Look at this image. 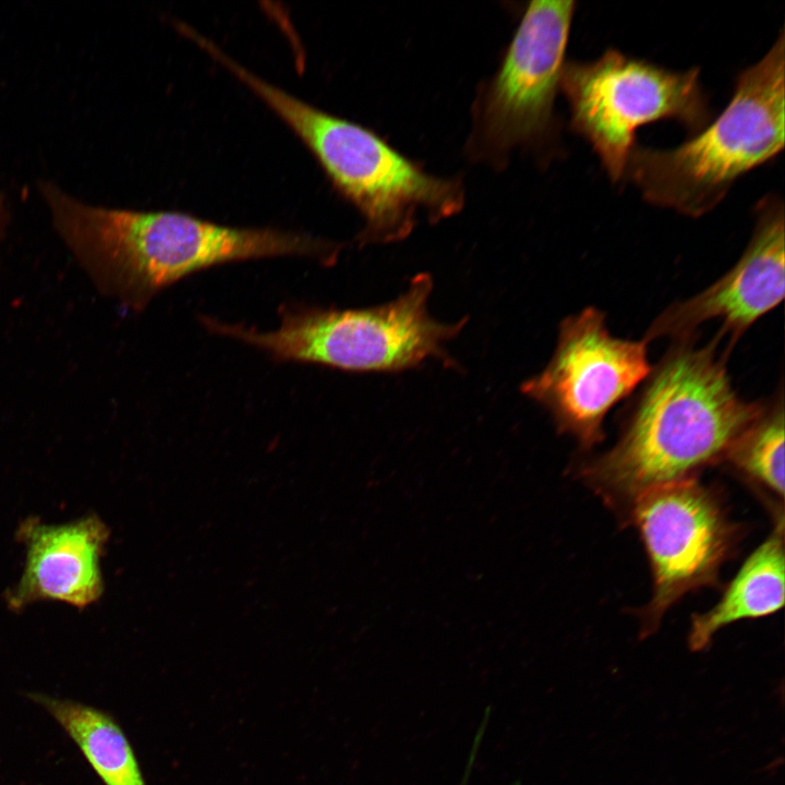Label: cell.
I'll return each instance as SVG.
<instances>
[{"instance_id": "cell-8", "label": "cell", "mask_w": 785, "mask_h": 785, "mask_svg": "<svg viewBox=\"0 0 785 785\" xmlns=\"http://www.w3.org/2000/svg\"><path fill=\"white\" fill-rule=\"evenodd\" d=\"M652 370L648 342L614 336L605 314L589 306L559 325L554 353L521 391L546 410L559 432L591 449L605 438L604 421Z\"/></svg>"}, {"instance_id": "cell-1", "label": "cell", "mask_w": 785, "mask_h": 785, "mask_svg": "<svg viewBox=\"0 0 785 785\" xmlns=\"http://www.w3.org/2000/svg\"><path fill=\"white\" fill-rule=\"evenodd\" d=\"M721 339L673 340L638 387L615 444L580 468L584 483L626 520L649 491L722 462L758 414L762 401H747L733 387Z\"/></svg>"}, {"instance_id": "cell-9", "label": "cell", "mask_w": 785, "mask_h": 785, "mask_svg": "<svg viewBox=\"0 0 785 785\" xmlns=\"http://www.w3.org/2000/svg\"><path fill=\"white\" fill-rule=\"evenodd\" d=\"M628 522L638 529L652 573V595L641 613V631L653 632L687 593L714 584L741 538L715 488L697 478L642 495Z\"/></svg>"}, {"instance_id": "cell-15", "label": "cell", "mask_w": 785, "mask_h": 785, "mask_svg": "<svg viewBox=\"0 0 785 785\" xmlns=\"http://www.w3.org/2000/svg\"><path fill=\"white\" fill-rule=\"evenodd\" d=\"M9 208L3 194L0 192V239L4 235L9 224Z\"/></svg>"}, {"instance_id": "cell-2", "label": "cell", "mask_w": 785, "mask_h": 785, "mask_svg": "<svg viewBox=\"0 0 785 785\" xmlns=\"http://www.w3.org/2000/svg\"><path fill=\"white\" fill-rule=\"evenodd\" d=\"M58 234L97 289L133 312L195 273L228 263L299 256L331 265L339 243L299 231L233 227L180 212H142L85 203L40 188Z\"/></svg>"}, {"instance_id": "cell-10", "label": "cell", "mask_w": 785, "mask_h": 785, "mask_svg": "<svg viewBox=\"0 0 785 785\" xmlns=\"http://www.w3.org/2000/svg\"><path fill=\"white\" fill-rule=\"evenodd\" d=\"M750 241L735 265L698 294L666 307L647 329L645 342L696 336L704 323L717 321L721 338L737 341L759 318L776 307L785 293L784 203L766 194L754 208Z\"/></svg>"}, {"instance_id": "cell-5", "label": "cell", "mask_w": 785, "mask_h": 785, "mask_svg": "<svg viewBox=\"0 0 785 785\" xmlns=\"http://www.w3.org/2000/svg\"><path fill=\"white\" fill-rule=\"evenodd\" d=\"M433 280L418 274L394 301L365 309L285 305L277 328L230 324L201 316L210 333L230 337L266 352L278 362L312 363L351 372H397L428 359H451L446 343L466 324L433 318L427 301Z\"/></svg>"}, {"instance_id": "cell-13", "label": "cell", "mask_w": 785, "mask_h": 785, "mask_svg": "<svg viewBox=\"0 0 785 785\" xmlns=\"http://www.w3.org/2000/svg\"><path fill=\"white\" fill-rule=\"evenodd\" d=\"M29 698L55 718L105 785H147L126 735L108 712L45 693Z\"/></svg>"}, {"instance_id": "cell-11", "label": "cell", "mask_w": 785, "mask_h": 785, "mask_svg": "<svg viewBox=\"0 0 785 785\" xmlns=\"http://www.w3.org/2000/svg\"><path fill=\"white\" fill-rule=\"evenodd\" d=\"M109 538L97 515L59 524L24 519L16 539L24 545L25 564L17 583L4 593L8 608L21 612L53 601L83 609L97 602L105 591L100 561Z\"/></svg>"}, {"instance_id": "cell-14", "label": "cell", "mask_w": 785, "mask_h": 785, "mask_svg": "<svg viewBox=\"0 0 785 785\" xmlns=\"http://www.w3.org/2000/svg\"><path fill=\"white\" fill-rule=\"evenodd\" d=\"M722 462L769 497L773 512L784 499V392L783 385L737 436ZM782 510V509H781Z\"/></svg>"}, {"instance_id": "cell-3", "label": "cell", "mask_w": 785, "mask_h": 785, "mask_svg": "<svg viewBox=\"0 0 785 785\" xmlns=\"http://www.w3.org/2000/svg\"><path fill=\"white\" fill-rule=\"evenodd\" d=\"M305 144L333 188L363 218L359 245L406 239L419 214L434 222L461 212L463 182L427 172L373 130L326 112L252 73L217 45L206 49Z\"/></svg>"}, {"instance_id": "cell-6", "label": "cell", "mask_w": 785, "mask_h": 785, "mask_svg": "<svg viewBox=\"0 0 785 785\" xmlns=\"http://www.w3.org/2000/svg\"><path fill=\"white\" fill-rule=\"evenodd\" d=\"M576 5L571 0L528 3L497 70L473 101L470 159L497 170L515 150L542 155L557 143L555 98Z\"/></svg>"}, {"instance_id": "cell-12", "label": "cell", "mask_w": 785, "mask_h": 785, "mask_svg": "<svg viewBox=\"0 0 785 785\" xmlns=\"http://www.w3.org/2000/svg\"><path fill=\"white\" fill-rule=\"evenodd\" d=\"M768 538L746 558L717 603L696 614L690 624L691 650L706 648L724 627L744 619L769 616L784 604V511L774 512Z\"/></svg>"}, {"instance_id": "cell-4", "label": "cell", "mask_w": 785, "mask_h": 785, "mask_svg": "<svg viewBox=\"0 0 785 785\" xmlns=\"http://www.w3.org/2000/svg\"><path fill=\"white\" fill-rule=\"evenodd\" d=\"M785 34L735 81L726 108L673 148L636 144L624 179L659 207L698 218L744 174L773 160L785 141Z\"/></svg>"}, {"instance_id": "cell-7", "label": "cell", "mask_w": 785, "mask_h": 785, "mask_svg": "<svg viewBox=\"0 0 785 785\" xmlns=\"http://www.w3.org/2000/svg\"><path fill=\"white\" fill-rule=\"evenodd\" d=\"M559 90L570 129L590 144L613 183L624 180L640 126L674 120L693 135L713 117L699 68L671 70L614 48L591 61L567 60Z\"/></svg>"}]
</instances>
